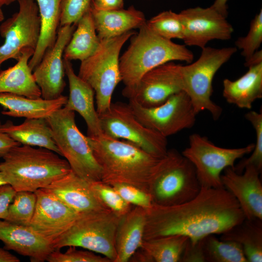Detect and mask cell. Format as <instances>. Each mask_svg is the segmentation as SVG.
Segmentation results:
<instances>
[{
    "label": "cell",
    "instance_id": "obj_1",
    "mask_svg": "<svg viewBox=\"0 0 262 262\" xmlns=\"http://www.w3.org/2000/svg\"><path fill=\"white\" fill-rule=\"evenodd\" d=\"M143 240L180 235L196 243L212 234H221L242 222L245 215L235 197L224 188L201 187L193 199L146 209Z\"/></svg>",
    "mask_w": 262,
    "mask_h": 262
},
{
    "label": "cell",
    "instance_id": "obj_2",
    "mask_svg": "<svg viewBox=\"0 0 262 262\" xmlns=\"http://www.w3.org/2000/svg\"><path fill=\"white\" fill-rule=\"evenodd\" d=\"M86 140L101 168L102 181L110 185L125 183L149 193L150 181L163 157H155L131 142L103 133L86 136Z\"/></svg>",
    "mask_w": 262,
    "mask_h": 262
},
{
    "label": "cell",
    "instance_id": "obj_3",
    "mask_svg": "<svg viewBox=\"0 0 262 262\" xmlns=\"http://www.w3.org/2000/svg\"><path fill=\"white\" fill-rule=\"evenodd\" d=\"M0 170L7 184L16 191L34 192L71 171L67 161L43 147L19 145L2 158Z\"/></svg>",
    "mask_w": 262,
    "mask_h": 262
},
{
    "label": "cell",
    "instance_id": "obj_4",
    "mask_svg": "<svg viewBox=\"0 0 262 262\" xmlns=\"http://www.w3.org/2000/svg\"><path fill=\"white\" fill-rule=\"evenodd\" d=\"M193 52L185 45L174 43L158 35L147 25L131 37L127 49L119 57L123 96L132 90L148 71L173 61L191 63Z\"/></svg>",
    "mask_w": 262,
    "mask_h": 262
},
{
    "label": "cell",
    "instance_id": "obj_5",
    "mask_svg": "<svg viewBox=\"0 0 262 262\" xmlns=\"http://www.w3.org/2000/svg\"><path fill=\"white\" fill-rule=\"evenodd\" d=\"M201 189L193 164L175 149L168 150L149 184L153 204L171 206L194 198Z\"/></svg>",
    "mask_w": 262,
    "mask_h": 262
},
{
    "label": "cell",
    "instance_id": "obj_6",
    "mask_svg": "<svg viewBox=\"0 0 262 262\" xmlns=\"http://www.w3.org/2000/svg\"><path fill=\"white\" fill-rule=\"evenodd\" d=\"M134 34L135 32L132 30L116 37L101 40L96 52L81 62L78 75L94 90L98 115L110 107L114 90L121 81L120 52L124 44Z\"/></svg>",
    "mask_w": 262,
    "mask_h": 262
},
{
    "label": "cell",
    "instance_id": "obj_7",
    "mask_svg": "<svg viewBox=\"0 0 262 262\" xmlns=\"http://www.w3.org/2000/svg\"><path fill=\"white\" fill-rule=\"evenodd\" d=\"M74 111L63 107L46 119L53 139L71 170L89 182L101 181L102 170L83 135L78 129Z\"/></svg>",
    "mask_w": 262,
    "mask_h": 262
},
{
    "label": "cell",
    "instance_id": "obj_8",
    "mask_svg": "<svg viewBox=\"0 0 262 262\" xmlns=\"http://www.w3.org/2000/svg\"><path fill=\"white\" fill-rule=\"evenodd\" d=\"M119 218L108 209L80 213L72 225L52 243V246L54 250L66 246L82 247L114 262Z\"/></svg>",
    "mask_w": 262,
    "mask_h": 262
},
{
    "label": "cell",
    "instance_id": "obj_9",
    "mask_svg": "<svg viewBox=\"0 0 262 262\" xmlns=\"http://www.w3.org/2000/svg\"><path fill=\"white\" fill-rule=\"evenodd\" d=\"M236 47L221 49L205 47L194 63L181 66L183 91L188 96L195 112H209L213 118L218 120L222 108L211 99L213 81L221 67L236 52Z\"/></svg>",
    "mask_w": 262,
    "mask_h": 262
},
{
    "label": "cell",
    "instance_id": "obj_10",
    "mask_svg": "<svg viewBox=\"0 0 262 262\" xmlns=\"http://www.w3.org/2000/svg\"><path fill=\"white\" fill-rule=\"evenodd\" d=\"M254 147L255 143H251L238 148L221 147L206 137L193 133L181 154L194 166L201 187L219 188H224L222 172L227 167L234 168L236 161L251 153Z\"/></svg>",
    "mask_w": 262,
    "mask_h": 262
},
{
    "label": "cell",
    "instance_id": "obj_11",
    "mask_svg": "<svg viewBox=\"0 0 262 262\" xmlns=\"http://www.w3.org/2000/svg\"><path fill=\"white\" fill-rule=\"evenodd\" d=\"M98 116L104 134L131 142L158 158L166 154L167 138L141 123L128 103L112 102L110 108Z\"/></svg>",
    "mask_w": 262,
    "mask_h": 262
},
{
    "label": "cell",
    "instance_id": "obj_12",
    "mask_svg": "<svg viewBox=\"0 0 262 262\" xmlns=\"http://www.w3.org/2000/svg\"><path fill=\"white\" fill-rule=\"evenodd\" d=\"M129 100L128 104L137 119L146 127L166 138L191 128L196 121L197 114L183 91L152 107H145L132 100Z\"/></svg>",
    "mask_w": 262,
    "mask_h": 262
},
{
    "label": "cell",
    "instance_id": "obj_13",
    "mask_svg": "<svg viewBox=\"0 0 262 262\" xmlns=\"http://www.w3.org/2000/svg\"><path fill=\"white\" fill-rule=\"evenodd\" d=\"M17 0L18 12L0 26V34L5 39L0 46V67L9 59L17 61L24 49L35 50L38 42L40 18L37 3L35 0Z\"/></svg>",
    "mask_w": 262,
    "mask_h": 262
},
{
    "label": "cell",
    "instance_id": "obj_14",
    "mask_svg": "<svg viewBox=\"0 0 262 262\" xmlns=\"http://www.w3.org/2000/svg\"><path fill=\"white\" fill-rule=\"evenodd\" d=\"M183 91L181 65L172 62L159 66L145 74L136 86L123 95L142 106L152 107Z\"/></svg>",
    "mask_w": 262,
    "mask_h": 262
},
{
    "label": "cell",
    "instance_id": "obj_15",
    "mask_svg": "<svg viewBox=\"0 0 262 262\" xmlns=\"http://www.w3.org/2000/svg\"><path fill=\"white\" fill-rule=\"evenodd\" d=\"M179 14L183 25L182 40L185 46L203 49L212 40L230 39L233 32L226 17L211 6L190 8Z\"/></svg>",
    "mask_w": 262,
    "mask_h": 262
},
{
    "label": "cell",
    "instance_id": "obj_16",
    "mask_svg": "<svg viewBox=\"0 0 262 262\" xmlns=\"http://www.w3.org/2000/svg\"><path fill=\"white\" fill-rule=\"evenodd\" d=\"M76 26L75 24L60 26L54 45L46 52L33 71L43 99H54L62 95L66 85L63 54Z\"/></svg>",
    "mask_w": 262,
    "mask_h": 262
},
{
    "label": "cell",
    "instance_id": "obj_17",
    "mask_svg": "<svg viewBox=\"0 0 262 262\" xmlns=\"http://www.w3.org/2000/svg\"><path fill=\"white\" fill-rule=\"evenodd\" d=\"M34 193L36 206L29 226L52 244L72 225L79 214L43 189Z\"/></svg>",
    "mask_w": 262,
    "mask_h": 262
},
{
    "label": "cell",
    "instance_id": "obj_18",
    "mask_svg": "<svg viewBox=\"0 0 262 262\" xmlns=\"http://www.w3.org/2000/svg\"><path fill=\"white\" fill-rule=\"evenodd\" d=\"M221 175L224 188L236 199L246 218L262 220V184L261 173L255 167L247 165L242 173L227 167Z\"/></svg>",
    "mask_w": 262,
    "mask_h": 262
},
{
    "label": "cell",
    "instance_id": "obj_19",
    "mask_svg": "<svg viewBox=\"0 0 262 262\" xmlns=\"http://www.w3.org/2000/svg\"><path fill=\"white\" fill-rule=\"evenodd\" d=\"M0 241L6 250L28 257L31 262H43L54 249L51 243L29 226L0 219Z\"/></svg>",
    "mask_w": 262,
    "mask_h": 262
},
{
    "label": "cell",
    "instance_id": "obj_20",
    "mask_svg": "<svg viewBox=\"0 0 262 262\" xmlns=\"http://www.w3.org/2000/svg\"><path fill=\"white\" fill-rule=\"evenodd\" d=\"M43 189L79 214L108 209L97 197L90 182L77 176L72 170Z\"/></svg>",
    "mask_w": 262,
    "mask_h": 262
},
{
    "label": "cell",
    "instance_id": "obj_21",
    "mask_svg": "<svg viewBox=\"0 0 262 262\" xmlns=\"http://www.w3.org/2000/svg\"><path fill=\"white\" fill-rule=\"evenodd\" d=\"M63 60L69 87V95L64 107L78 112L82 117L87 126V136L97 137L101 135L103 132L99 118L94 106V90L75 73L70 61L64 58Z\"/></svg>",
    "mask_w": 262,
    "mask_h": 262
},
{
    "label": "cell",
    "instance_id": "obj_22",
    "mask_svg": "<svg viewBox=\"0 0 262 262\" xmlns=\"http://www.w3.org/2000/svg\"><path fill=\"white\" fill-rule=\"evenodd\" d=\"M146 220V209L138 206H133L129 212L120 217L115 234L116 257L114 262L130 261L140 247Z\"/></svg>",
    "mask_w": 262,
    "mask_h": 262
},
{
    "label": "cell",
    "instance_id": "obj_23",
    "mask_svg": "<svg viewBox=\"0 0 262 262\" xmlns=\"http://www.w3.org/2000/svg\"><path fill=\"white\" fill-rule=\"evenodd\" d=\"M247 71L239 79L223 82V96L226 101L242 109H250L262 98V61L249 64Z\"/></svg>",
    "mask_w": 262,
    "mask_h": 262
},
{
    "label": "cell",
    "instance_id": "obj_24",
    "mask_svg": "<svg viewBox=\"0 0 262 262\" xmlns=\"http://www.w3.org/2000/svg\"><path fill=\"white\" fill-rule=\"evenodd\" d=\"M98 36L100 40L122 35L139 29L146 23L142 12L131 6L128 9L101 11L91 6Z\"/></svg>",
    "mask_w": 262,
    "mask_h": 262
},
{
    "label": "cell",
    "instance_id": "obj_25",
    "mask_svg": "<svg viewBox=\"0 0 262 262\" xmlns=\"http://www.w3.org/2000/svg\"><path fill=\"white\" fill-rule=\"evenodd\" d=\"M34 49L23 50L16 64L0 71V94L11 93L32 98H41L40 89L29 66Z\"/></svg>",
    "mask_w": 262,
    "mask_h": 262
},
{
    "label": "cell",
    "instance_id": "obj_26",
    "mask_svg": "<svg viewBox=\"0 0 262 262\" xmlns=\"http://www.w3.org/2000/svg\"><path fill=\"white\" fill-rule=\"evenodd\" d=\"M67 97L61 96L51 100L42 98H32L11 93L0 94V105L5 110L3 115L26 118H47L56 111L65 106Z\"/></svg>",
    "mask_w": 262,
    "mask_h": 262
},
{
    "label": "cell",
    "instance_id": "obj_27",
    "mask_svg": "<svg viewBox=\"0 0 262 262\" xmlns=\"http://www.w3.org/2000/svg\"><path fill=\"white\" fill-rule=\"evenodd\" d=\"M0 132L7 134L21 145L45 148L61 156L46 118H26L17 125L8 120L0 125Z\"/></svg>",
    "mask_w": 262,
    "mask_h": 262
},
{
    "label": "cell",
    "instance_id": "obj_28",
    "mask_svg": "<svg viewBox=\"0 0 262 262\" xmlns=\"http://www.w3.org/2000/svg\"><path fill=\"white\" fill-rule=\"evenodd\" d=\"M189 241L180 235L143 240L140 247L131 259L134 262H178Z\"/></svg>",
    "mask_w": 262,
    "mask_h": 262
},
{
    "label": "cell",
    "instance_id": "obj_29",
    "mask_svg": "<svg viewBox=\"0 0 262 262\" xmlns=\"http://www.w3.org/2000/svg\"><path fill=\"white\" fill-rule=\"evenodd\" d=\"M35 0L38 5L40 18V32L34 54L29 61V66L32 71L56 41L60 22L62 0Z\"/></svg>",
    "mask_w": 262,
    "mask_h": 262
},
{
    "label": "cell",
    "instance_id": "obj_30",
    "mask_svg": "<svg viewBox=\"0 0 262 262\" xmlns=\"http://www.w3.org/2000/svg\"><path fill=\"white\" fill-rule=\"evenodd\" d=\"M76 26L65 49L63 58L70 61L79 60L82 62L96 52L101 40L97 34L90 9L79 20Z\"/></svg>",
    "mask_w": 262,
    "mask_h": 262
},
{
    "label": "cell",
    "instance_id": "obj_31",
    "mask_svg": "<svg viewBox=\"0 0 262 262\" xmlns=\"http://www.w3.org/2000/svg\"><path fill=\"white\" fill-rule=\"evenodd\" d=\"M220 239L239 244L247 262H262V219L245 218L221 234Z\"/></svg>",
    "mask_w": 262,
    "mask_h": 262
},
{
    "label": "cell",
    "instance_id": "obj_32",
    "mask_svg": "<svg viewBox=\"0 0 262 262\" xmlns=\"http://www.w3.org/2000/svg\"><path fill=\"white\" fill-rule=\"evenodd\" d=\"M205 262H247L237 243L216 238L214 234L200 240Z\"/></svg>",
    "mask_w": 262,
    "mask_h": 262
},
{
    "label": "cell",
    "instance_id": "obj_33",
    "mask_svg": "<svg viewBox=\"0 0 262 262\" xmlns=\"http://www.w3.org/2000/svg\"><path fill=\"white\" fill-rule=\"evenodd\" d=\"M36 199L34 192H16L4 220L18 225L29 226L35 211Z\"/></svg>",
    "mask_w": 262,
    "mask_h": 262
},
{
    "label": "cell",
    "instance_id": "obj_34",
    "mask_svg": "<svg viewBox=\"0 0 262 262\" xmlns=\"http://www.w3.org/2000/svg\"><path fill=\"white\" fill-rule=\"evenodd\" d=\"M148 27L165 39H183V27L179 13L171 10L162 12L146 21Z\"/></svg>",
    "mask_w": 262,
    "mask_h": 262
},
{
    "label": "cell",
    "instance_id": "obj_35",
    "mask_svg": "<svg viewBox=\"0 0 262 262\" xmlns=\"http://www.w3.org/2000/svg\"><path fill=\"white\" fill-rule=\"evenodd\" d=\"M90 184L100 202L119 217L127 214L134 206L126 201L111 185L101 180Z\"/></svg>",
    "mask_w": 262,
    "mask_h": 262
},
{
    "label": "cell",
    "instance_id": "obj_36",
    "mask_svg": "<svg viewBox=\"0 0 262 262\" xmlns=\"http://www.w3.org/2000/svg\"><path fill=\"white\" fill-rule=\"evenodd\" d=\"M245 118L252 125L256 136V143L252 154L247 159L242 160L234 169L238 173H242L246 166L252 165L260 171L262 169V112L250 111L245 115Z\"/></svg>",
    "mask_w": 262,
    "mask_h": 262
},
{
    "label": "cell",
    "instance_id": "obj_37",
    "mask_svg": "<svg viewBox=\"0 0 262 262\" xmlns=\"http://www.w3.org/2000/svg\"><path fill=\"white\" fill-rule=\"evenodd\" d=\"M262 42V9L251 22L247 35L235 42L236 48L242 50L241 55L248 61L258 51Z\"/></svg>",
    "mask_w": 262,
    "mask_h": 262
},
{
    "label": "cell",
    "instance_id": "obj_38",
    "mask_svg": "<svg viewBox=\"0 0 262 262\" xmlns=\"http://www.w3.org/2000/svg\"><path fill=\"white\" fill-rule=\"evenodd\" d=\"M62 253L60 250H54L48 256L49 262H112L107 257L97 255L91 251L79 250L75 246H69Z\"/></svg>",
    "mask_w": 262,
    "mask_h": 262
},
{
    "label": "cell",
    "instance_id": "obj_39",
    "mask_svg": "<svg viewBox=\"0 0 262 262\" xmlns=\"http://www.w3.org/2000/svg\"><path fill=\"white\" fill-rule=\"evenodd\" d=\"M92 0H62L60 26L77 25L91 8Z\"/></svg>",
    "mask_w": 262,
    "mask_h": 262
},
{
    "label": "cell",
    "instance_id": "obj_40",
    "mask_svg": "<svg viewBox=\"0 0 262 262\" xmlns=\"http://www.w3.org/2000/svg\"><path fill=\"white\" fill-rule=\"evenodd\" d=\"M111 186L126 201L134 206L147 209L153 204L149 194L137 187L125 183H116Z\"/></svg>",
    "mask_w": 262,
    "mask_h": 262
},
{
    "label": "cell",
    "instance_id": "obj_41",
    "mask_svg": "<svg viewBox=\"0 0 262 262\" xmlns=\"http://www.w3.org/2000/svg\"><path fill=\"white\" fill-rule=\"evenodd\" d=\"M181 262H205L200 240L192 243L189 240L182 254Z\"/></svg>",
    "mask_w": 262,
    "mask_h": 262
},
{
    "label": "cell",
    "instance_id": "obj_42",
    "mask_svg": "<svg viewBox=\"0 0 262 262\" xmlns=\"http://www.w3.org/2000/svg\"><path fill=\"white\" fill-rule=\"evenodd\" d=\"M16 191L9 184L0 186V219H5L9 205L12 202Z\"/></svg>",
    "mask_w": 262,
    "mask_h": 262
},
{
    "label": "cell",
    "instance_id": "obj_43",
    "mask_svg": "<svg viewBox=\"0 0 262 262\" xmlns=\"http://www.w3.org/2000/svg\"><path fill=\"white\" fill-rule=\"evenodd\" d=\"M124 0H92L91 7L101 11L117 10L123 8Z\"/></svg>",
    "mask_w": 262,
    "mask_h": 262
},
{
    "label": "cell",
    "instance_id": "obj_44",
    "mask_svg": "<svg viewBox=\"0 0 262 262\" xmlns=\"http://www.w3.org/2000/svg\"><path fill=\"white\" fill-rule=\"evenodd\" d=\"M19 145H21L20 143L14 141L7 134L0 132V157L3 158L12 148Z\"/></svg>",
    "mask_w": 262,
    "mask_h": 262
},
{
    "label": "cell",
    "instance_id": "obj_45",
    "mask_svg": "<svg viewBox=\"0 0 262 262\" xmlns=\"http://www.w3.org/2000/svg\"><path fill=\"white\" fill-rule=\"evenodd\" d=\"M228 0H215L211 6L215 10L227 17L228 16V6L227 2Z\"/></svg>",
    "mask_w": 262,
    "mask_h": 262
},
{
    "label": "cell",
    "instance_id": "obj_46",
    "mask_svg": "<svg viewBox=\"0 0 262 262\" xmlns=\"http://www.w3.org/2000/svg\"><path fill=\"white\" fill-rule=\"evenodd\" d=\"M20 260L5 248H0V262H19Z\"/></svg>",
    "mask_w": 262,
    "mask_h": 262
},
{
    "label": "cell",
    "instance_id": "obj_47",
    "mask_svg": "<svg viewBox=\"0 0 262 262\" xmlns=\"http://www.w3.org/2000/svg\"><path fill=\"white\" fill-rule=\"evenodd\" d=\"M16 0H0V8L3 5H8Z\"/></svg>",
    "mask_w": 262,
    "mask_h": 262
},
{
    "label": "cell",
    "instance_id": "obj_48",
    "mask_svg": "<svg viewBox=\"0 0 262 262\" xmlns=\"http://www.w3.org/2000/svg\"><path fill=\"white\" fill-rule=\"evenodd\" d=\"M7 184L5 182V181L4 180L3 178V176L2 175V174L0 172V185H3V184Z\"/></svg>",
    "mask_w": 262,
    "mask_h": 262
},
{
    "label": "cell",
    "instance_id": "obj_49",
    "mask_svg": "<svg viewBox=\"0 0 262 262\" xmlns=\"http://www.w3.org/2000/svg\"><path fill=\"white\" fill-rule=\"evenodd\" d=\"M3 19H4L3 13L1 8H0V22L2 21Z\"/></svg>",
    "mask_w": 262,
    "mask_h": 262
}]
</instances>
